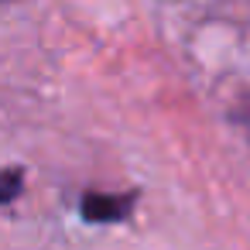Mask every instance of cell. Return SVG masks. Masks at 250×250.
<instances>
[{"label": "cell", "mask_w": 250, "mask_h": 250, "mask_svg": "<svg viewBox=\"0 0 250 250\" xmlns=\"http://www.w3.org/2000/svg\"><path fill=\"white\" fill-rule=\"evenodd\" d=\"M134 206H137V192H83L79 216L96 226L127 223L134 216Z\"/></svg>", "instance_id": "6da1fadb"}, {"label": "cell", "mask_w": 250, "mask_h": 250, "mask_svg": "<svg viewBox=\"0 0 250 250\" xmlns=\"http://www.w3.org/2000/svg\"><path fill=\"white\" fill-rule=\"evenodd\" d=\"M21 185H24V168L11 165L4 171V185H0V199H4V206H11L18 195H21Z\"/></svg>", "instance_id": "7a4b0ae2"}]
</instances>
